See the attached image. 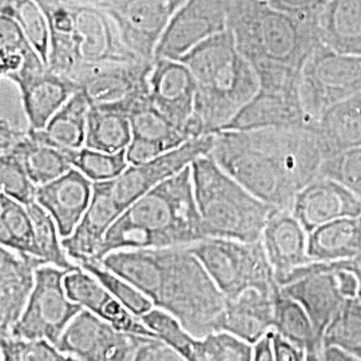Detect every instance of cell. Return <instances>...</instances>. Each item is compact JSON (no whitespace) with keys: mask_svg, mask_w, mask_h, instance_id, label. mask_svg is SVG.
Returning <instances> with one entry per match:
<instances>
[{"mask_svg":"<svg viewBox=\"0 0 361 361\" xmlns=\"http://www.w3.org/2000/svg\"><path fill=\"white\" fill-rule=\"evenodd\" d=\"M0 185L1 193L23 205L28 207L37 202L38 186L30 178L19 159L11 153L0 155Z\"/></svg>","mask_w":361,"mask_h":361,"instance_id":"cell-42","label":"cell"},{"mask_svg":"<svg viewBox=\"0 0 361 361\" xmlns=\"http://www.w3.org/2000/svg\"><path fill=\"white\" fill-rule=\"evenodd\" d=\"M73 152L43 142L28 133V135L15 143L6 153L15 155L26 169L32 182L37 186H42L74 168L71 161Z\"/></svg>","mask_w":361,"mask_h":361,"instance_id":"cell-28","label":"cell"},{"mask_svg":"<svg viewBox=\"0 0 361 361\" xmlns=\"http://www.w3.org/2000/svg\"><path fill=\"white\" fill-rule=\"evenodd\" d=\"M279 289L276 292H265L252 288L234 298L226 300L219 331L229 332L256 345L273 331L274 297Z\"/></svg>","mask_w":361,"mask_h":361,"instance_id":"cell-23","label":"cell"},{"mask_svg":"<svg viewBox=\"0 0 361 361\" xmlns=\"http://www.w3.org/2000/svg\"><path fill=\"white\" fill-rule=\"evenodd\" d=\"M71 161L73 166L82 171L92 182L116 180L130 166L126 150L106 153L82 147L73 152Z\"/></svg>","mask_w":361,"mask_h":361,"instance_id":"cell-38","label":"cell"},{"mask_svg":"<svg viewBox=\"0 0 361 361\" xmlns=\"http://www.w3.org/2000/svg\"><path fill=\"white\" fill-rule=\"evenodd\" d=\"M361 92V56L319 44L300 77V97L312 125L336 104Z\"/></svg>","mask_w":361,"mask_h":361,"instance_id":"cell-8","label":"cell"},{"mask_svg":"<svg viewBox=\"0 0 361 361\" xmlns=\"http://www.w3.org/2000/svg\"><path fill=\"white\" fill-rule=\"evenodd\" d=\"M1 361H80L44 338L1 337Z\"/></svg>","mask_w":361,"mask_h":361,"instance_id":"cell-40","label":"cell"},{"mask_svg":"<svg viewBox=\"0 0 361 361\" xmlns=\"http://www.w3.org/2000/svg\"><path fill=\"white\" fill-rule=\"evenodd\" d=\"M326 361H360L348 353L336 348H324Z\"/></svg>","mask_w":361,"mask_h":361,"instance_id":"cell-50","label":"cell"},{"mask_svg":"<svg viewBox=\"0 0 361 361\" xmlns=\"http://www.w3.org/2000/svg\"><path fill=\"white\" fill-rule=\"evenodd\" d=\"M310 233L289 209H273L261 243L277 283L290 271L313 262L308 252Z\"/></svg>","mask_w":361,"mask_h":361,"instance_id":"cell-18","label":"cell"},{"mask_svg":"<svg viewBox=\"0 0 361 361\" xmlns=\"http://www.w3.org/2000/svg\"><path fill=\"white\" fill-rule=\"evenodd\" d=\"M65 286L67 295L73 301L111 324L118 331L159 340L141 319L134 316L92 274L80 267L66 274Z\"/></svg>","mask_w":361,"mask_h":361,"instance_id":"cell-20","label":"cell"},{"mask_svg":"<svg viewBox=\"0 0 361 361\" xmlns=\"http://www.w3.org/2000/svg\"><path fill=\"white\" fill-rule=\"evenodd\" d=\"M349 271H353V274L357 279V285H359V292H357V300L361 301V255L357 257L350 258V259H345L341 261Z\"/></svg>","mask_w":361,"mask_h":361,"instance_id":"cell-49","label":"cell"},{"mask_svg":"<svg viewBox=\"0 0 361 361\" xmlns=\"http://www.w3.org/2000/svg\"><path fill=\"white\" fill-rule=\"evenodd\" d=\"M99 264L138 288L194 337L219 331L226 297L189 246L116 250Z\"/></svg>","mask_w":361,"mask_h":361,"instance_id":"cell-2","label":"cell"},{"mask_svg":"<svg viewBox=\"0 0 361 361\" xmlns=\"http://www.w3.org/2000/svg\"><path fill=\"white\" fill-rule=\"evenodd\" d=\"M94 182L78 169H70L37 190V202L55 221L62 238L70 237L89 209Z\"/></svg>","mask_w":361,"mask_h":361,"instance_id":"cell-17","label":"cell"},{"mask_svg":"<svg viewBox=\"0 0 361 361\" xmlns=\"http://www.w3.org/2000/svg\"><path fill=\"white\" fill-rule=\"evenodd\" d=\"M290 210L310 233L336 219L360 217L361 198L341 182L322 176L297 193Z\"/></svg>","mask_w":361,"mask_h":361,"instance_id":"cell-15","label":"cell"},{"mask_svg":"<svg viewBox=\"0 0 361 361\" xmlns=\"http://www.w3.org/2000/svg\"><path fill=\"white\" fill-rule=\"evenodd\" d=\"M264 90L300 91V77L320 43L316 19L276 10L261 0H238L231 26Z\"/></svg>","mask_w":361,"mask_h":361,"instance_id":"cell-3","label":"cell"},{"mask_svg":"<svg viewBox=\"0 0 361 361\" xmlns=\"http://www.w3.org/2000/svg\"><path fill=\"white\" fill-rule=\"evenodd\" d=\"M11 82L19 90L30 126L35 130L44 129L54 114L79 90L73 79L52 71L49 66L26 71Z\"/></svg>","mask_w":361,"mask_h":361,"instance_id":"cell-16","label":"cell"},{"mask_svg":"<svg viewBox=\"0 0 361 361\" xmlns=\"http://www.w3.org/2000/svg\"><path fill=\"white\" fill-rule=\"evenodd\" d=\"M47 66L40 58L22 27L11 15L1 16V39H0V70L1 78L13 79L26 71Z\"/></svg>","mask_w":361,"mask_h":361,"instance_id":"cell-31","label":"cell"},{"mask_svg":"<svg viewBox=\"0 0 361 361\" xmlns=\"http://www.w3.org/2000/svg\"><path fill=\"white\" fill-rule=\"evenodd\" d=\"M210 155L258 200L289 210L329 158L316 126L219 131Z\"/></svg>","mask_w":361,"mask_h":361,"instance_id":"cell-1","label":"cell"},{"mask_svg":"<svg viewBox=\"0 0 361 361\" xmlns=\"http://www.w3.org/2000/svg\"><path fill=\"white\" fill-rule=\"evenodd\" d=\"M180 61L190 68L197 86L190 122L193 138L221 131L259 89L257 74L229 27L201 42Z\"/></svg>","mask_w":361,"mask_h":361,"instance_id":"cell-5","label":"cell"},{"mask_svg":"<svg viewBox=\"0 0 361 361\" xmlns=\"http://www.w3.org/2000/svg\"><path fill=\"white\" fill-rule=\"evenodd\" d=\"M324 348H336L361 361V301L348 300L323 334Z\"/></svg>","mask_w":361,"mask_h":361,"instance_id":"cell-34","label":"cell"},{"mask_svg":"<svg viewBox=\"0 0 361 361\" xmlns=\"http://www.w3.org/2000/svg\"><path fill=\"white\" fill-rule=\"evenodd\" d=\"M131 361H186L164 341L152 338L143 344Z\"/></svg>","mask_w":361,"mask_h":361,"instance_id":"cell-46","label":"cell"},{"mask_svg":"<svg viewBox=\"0 0 361 361\" xmlns=\"http://www.w3.org/2000/svg\"><path fill=\"white\" fill-rule=\"evenodd\" d=\"M122 209L118 207L111 190V182H94V192L89 209L86 210L75 232L62 238L67 255L73 261L94 257L106 233L121 217Z\"/></svg>","mask_w":361,"mask_h":361,"instance_id":"cell-22","label":"cell"},{"mask_svg":"<svg viewBox=\"0 0 361 361\" xmlns=\"http://www.w3.org/2000/svg\"><path fill=\"white\" fill-rule=\"evenodd\" d=\"M279 285L286 296L307 310L322 338L337 312L348 301L332 262H310L286 274Z\"/></svg>","mask_w":361,"mask_h":361,"instance_id":"cell-12","label":"cell"},{"mask_svg":"<svg viewBox=\"0 0 361 361\" xmlns=\"http://www.w3.org/2000/svg\"><path fill=\"white\" fill-rule=\"evenodd\" d=\"M316 126L329 157L361 147V92L334 106Z\"/></svg>","mask_w":361,"mask_h":361,"instance_id":"cell-29","label":"cell"},{"mask_svg":"<svg viewBox=\"0 0 361 361\" xmlns=\"http://www.w3.org/2000/svg\"><path fill=\"white\" fill-rule=\"evenodd\" d=\"M197 86L190 68L182 61L154 58L147 80V97L190 138V122L195 110Z\"/></svg>","mask_w":361,"mask_h":361,"instance_id":"cell-14","label":"cell"},{"mask_svg":"<svg viewBox=\"0 0 361 361\" xmlns=\"http://www.w3.org/2000/svg\"><path fill=\"white\" fill-rule=\"evenodd\" d=\"M323 176L341 182L361 198V147L329 157L324 165Z\"/></svg>","mask_w":361,"mask_h":361,"instance_id":"cell-43","label":"cell"},{"mask_svg":"<svg viewBox=\"0 0 361 361\" xmlns=\"http://www.w3.org/2000/svg\"><path fill=\"white\" fill-rule=\"evenodd\" d=\"M271 334L273 331L255 345V361H276Z\"/></svg>","mask_w":361,"mask_h":361,"instance_id":"cell-48","label":"cell"},{"mask_svg":"<svg viewBox=\"0 0 361 361\" xmlns=\"http://www.w3.org/2000/svg\"><path fill=\"white\" fill-rule=\"evenodd\" d=\"M133 140L129 109L122 104H90L85 147L106 153L126 150Z\"/></svg>","mask_w":361,"mask_h":361,"instance_id":"cell-26","label":"cell"},{"mask_svg":"<svg viewBox=\"0 0 361 361\" xmlns=\"http://www.w3.org/2000/svg\"><path fill=\"white\" fill-rule=\"evenodd\" d=\"M27 207L34 222L39 257L47 265H54L63 271L78 269L79 265L67 255L62 244V235L51 216L38 202H34Z\"/></svg>","mask_w":361,"mask_h":361,"instance_id":"cell-35","label":"cell"},{"mask_svg":"<svg viewBox=\"0 0 361 361\" xmlns=\"http://www.w3.org/2000/svg\"><path fill=\"white\" fill-rule=\"evenodd\" d=\"M189 249L202 262L226 300L252 288L265 292H276L280 288L261 240L244 243L207 238L189 245Z\"/></svg>","mask_w":361,"mask_h":361,"instance_id":"cell-7","label":"cell"},{"mask_svg":"<svg viewBox=\"0 0 361 361\" xmlns=\"http://www.w3.org/2000/svg\"><path fill=\"white\" fill-rule=\"evenodd\" d=\"M188 361H255V345L225 331L194 340Z\"/></svg>","mask_w":361,"mask_h":361,"instance_id":"cell-36","label":"cell"},{"mask_svg":"<svg viewBox=\"0 0 361 361\" xmlns=\"http://www.w3.org/2000/svg\"><path fill=\"white\" fill-rule=\"evenodd\" d=\"M214 141L216 134L195 137L145 164L130 165L118 178L110 180L118 207L125 212L155 186L190 166L195 159L210 154Z\"/></svg>","mask_w":361,"mask_h":361,"instance_id":"cell-11","label":"cell"},{"mask_svg":"<svg viewBox=\"0 0 361 361\" xmlns=\"http://www.w3.org/2000/svg\"><path fill=\"white\" fill-rule=\"evenodd\" d=\"M271 338H273L276 361H305L304 349L293 345L292 343L286 341L284 337L277 335L276 332L271 334Z\"/></svg>","mask_w":361,"mask_h":361,"instance_id":"cell-47","label":"cell"},{"mask_svg":"<svg viewBox=\"0 0 361 361\" xmlns=\"http://www.w3.org/2000/svg\"><path fill=\"white\" fill-rule=\"evenodd\" d=\"M129 118L133 137L159 143L168 150L176 149L182 143L192 140L185 130L164 116L149 101V97L140 98L130 104Z\"/></svg>","mask_w":361,"mask_h":361,"instance_id":"cell-32","label":"cell"},{"mask_svg":"<svg viewBox=\"0 0 361 361\" xmlns=\"http://www.w3.org/2000/svg\"><path fill=\"white\" fill-rule=\"evenodd\" d=\"M273 332L305 352L324 349L323 338L319 335L307 310L296 300L286 296L281 288L274 297Z\"/></svg>","mask_w":361,"mask_h":361,"instance_id":"cell-30","label":"cell"},{"mask_svg":"<svg viewBox=\"0 0 361 361\" xmlns=\"http://www.w3.org/2000/svg\"><path fill=\"white\" fill-rule=\"evenodd\" d=\"M207 238L188 166L128 207L91 259L99 262L116 250L193 245Z\"/></svg>","mask_w":361,"mask_h":361,"instance_id":"cell-4","label":"cell"},{"mask_svg":"<svg viewBox=\"0 0 361 361\" xmlns=\"http://www.w3.org/2000/svg\"><path fill=\"white\" fill-rule=\"evenodd\" d=\"M89 109L86 95L78 90L54 114L44 129H30V134L63 150H79L86 143Z\"/></svg>","mask_w":361,"mask_h":361,"instance_id":"cell-27","label":"cell"},{"mask_svg":"<svg viewBox=\"0 0 361 361\" xmlns=\"http://www.w3.org/2000/svg\"><path fill=\"white\" fill-rule=\"evenodd\" d=\"M140 319L147 328L154 332L161 341H164L168 347L176 350L188 361L192 353L194 340L197 337L189 334L176 317L164 310L154 308Z\"/></svg>","mask_w":361,"mask_h":361,"instance_id":"cell-41","label":"cell"},{"mask_svg":"<svg viewBox=\"0 0 361 361\" xmlns=\"http://www.w3.org/2000/svg\"><path fill=\"white\" fill-rule=\"evenodd\" d=\"M78 265L92 274L118 301H121L138 319L154 310L153 302L138 288L130 284L128 280L122 279L114 271L106 269L99 262L92 259H80L78 261Z\"/></svg>","mask_w":361,"mask_h":361,"instance_id":"cell-37","label":"cell"},{"mask_svg":"<svg viewBox=\"0 0 361 361\" xmlns=\"http://www.w3.org/2000/svg\"><path fill=\"white\" fill-rule=\"evenodd\" d=\"M288 126H314L304 110L300 91L258 89L255 98L221 131H252Z\"/></svg>","mask_w":361,"mask_h":361,"instance_id":"cell-21","label":"cell"},{"mask_svg":"<svg viewBox=\"0 0 361 361\" xmlns=\"http://www.w3.org/2000/svg\"><path fill=\"white\" fill-rule=\"evenodd\" d=\"M153 61L107 62L80 67L71 78L90 104H122L128 109L147 97Z\"/></svg>","mask_w":361,"mask_h":361,"instance_id":"cell-13","label":"cell"},{"mask_svg":"<svg viewBox=\"0 0 361 361\" xmlns=\"http://www.w3.org/2000/svg\"><path fill=\"white\" fill-rule=\"evenodd\" d=\"M11 16L22 27L43 62L49 66L51 32L47 15L39 8L34 0H16Z\"/></svg>","mask_w":361,"mask_h":361,"instance_id":"cell-39","label":"cell"},{"mask_svg":"<svg viewBox=\"0 0 361 361\" xmlns=\"http://www.w3.org/2000/svg\"><path fill=\"white\" fill-rule=\"evenodd\" d=\"M166 152H169L168 149L159 143L133 137L131 142L126 149V157H128L129 165H140Z\"/></svg>","mask_w":361,"mask_h":361,"instance_id":"cell-45","label":"cell"},{"mask_svg":"<svg viewBox=\"0 0 361 361\" xmlns=\"http://www.w3.org/2000/svg\"><path fill=\"white\" fill-rule=\"evenodd\" d=\"M320 43L361 56V0H326L316 18Z\"/></svg>","mask_w":361,"mask_h":361,"instance_id":"cell-24","label":"cell"},{"mask_svg":"<svg viewBox=\"0 0 361 361\" xmlns=\"http://www.w3.org/2000/svg\"><path fill=\"white\" fill-rule=\"evenodd\" d=\"M276 10L302 19H316L326 0H261Z\"/></svg>","mask_w":361,"mask_h":361,"instance_id":"cell-44","label":"cell"},{"mask_svg":"<svg viewBox=\"0 0 361 361\" xmlns=\"http://www.w3.org/2000/svg\"><path fill=\"white\" fill-rule=\"evenodd\" d=\"M42 258L19 253L11 249H0V335L10 336L13 325L25 312L35 288V273Z\"/></svg>","mask_w":361,"mask_h":361,"instance_id":"cell-19","label":"cell"},{"mask_svg":"<svg viewBox=\"0 0 361 361\" xmlns=\"http://www.w3.org/2000/svg\"><path fill=\"white\" fill-rule=\"evenodd\" d=\"M149 340L118 331L90 310H82L55 345L80 361H131Z\"/></svg>","mask_w":361,"mask_h":361,"instance_id":"cell-10","label":"cell"},{"mask_svg":"<svg viewBox=\"0 0 361 361\" xmlns=\"http://www.w3.org/2000/svg\"><path fill=\"white\" fill-rule=\"evenodd\" d=\"M0 244L15 252L39 257L28 207L4 193L0 194Z\"/></svg>","mask_w":361,"mask_h":361,"instance_id":"cell-33","label":"cell"},{"mask_svg":"<svg viewBox=\"0 0 361 361\" xmlns=\"http://www.w3.org/2000/svg\"><path fill=\"white\" fill-rule=\"evenodd\" d=\"M194 197L209 238L259 241L273 209L229 176L210 154L190 165Z\"/></svg>","mask_w":361,"mask_h":361,"instance_id":"cell-6","label":"cell"},{"mask_svg":"<svg viewBox=\"0 0 361 361\" xmlns=\"http://www.w3.org/2000/svg\"><path fill=\"white\" fill-rule=\"evenodd\" d=\"M68 271L54 265H42L35 273V288L26 310L10 336L19 338H44L56 344L68 324L83 310L66 290ZM8 337V336H7Z\"/></svg>","mask_w":361,"mask_h":361,"instance_id":"cell-9","label":"cell"},{"mask_svg":"<svg viewBox=\"0 0 361 361\" xmlns=\"http://www.w3.org/2000/svg\"><path fill=\"white\" fill-rule=\"evenodd\" d=\"M310 257L314 262H338L361 255V216L336 219L310 233Z\"/></svg>","mask_w":361,"mask_h":361,"instance_id":"cell-25","label":"cell"},{"mask_svg":"<svg viewBox=\"0 0 361 361\" xmlns=\"http://www.w3.org/2000/svg\"><path fill=\"white\" fill-rule=\"evenodd\" d=\"M305 361H326L325 353L323 350H313V352H305Z\"/></svg>","mask_w":361,"mask_h":361,"instance_id":"cell-51","label":"cell"}]
</instances>
